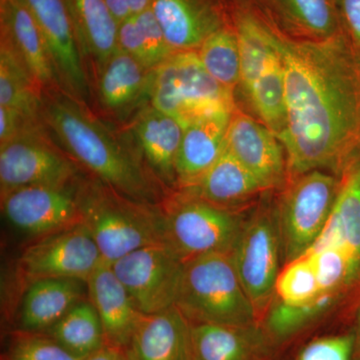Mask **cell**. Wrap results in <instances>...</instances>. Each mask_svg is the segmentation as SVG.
Here are the masks:
<instances>
[{
    "mask_svg": "<svg viewBox=\"0 0 360 360\" xmlns=\"http://www.w3.org/2000/svg\"><path fill=\"white\" fill-rule=\"evenodd\" d=\"M284 70L285 129L278 139L290 172L304 174L347 155L360 139V65L345 34L292 39L266 20Z\"/></svg>",
    "mask_w": 360,
    "mask_h": 360,
    "instance_id": "1",
    "label": "cell"
},
{
    "mask_svg": "<svg viewBox=\"0 0 360 360\" xmlns=\"http://www.w3.org/2000/svg\"><path fill=\"white\" fill-rule=\"evenodd\" d=\"M42 120L73 160L120 195L158 205L160 184L137 151L118 139L84 103L63 90L44 92Z\"/></svg>",
    "mask_w": 360,
    "mask_h": 360,
    "instance_id": "2",
    "label": "cell"
},
{
    "mask_svg": "<svg viewBox=\"0 0 360 360\" xmlns=\"http://www.w3.org/2000/svg\"><path fill=\"white\" fill-rule=\"evenodd\" d=\"M84 224L112 264L144 246L167 243L162 210L120 195L101 181L82 184Z\"/></svg>",
    "mask_w": 360,
    "mask_h": 360,
    "instance_id": "3",
    "label": "cell"
},
{
    "mask_svg": "<svg viewBox=\"0 0 360 360\" xmlns=\"http://www.w3.org/2000/svg\"><path fill=\"white\" fill-rule=\"evenodd\" d=\"M175 307L191 323L229 326H250L257 310L225 253L186 262Z\"/></svg>",
    "mask_w": 360,
    "mask_h": 360,
    "instance_id": "4",
    "label": "cell"
},
{
    "mask_svg": "<svg viewBox=\"0 0 360 360\" xmlns=\"http://www.w3.org/2000/svg\"><path fill=\"white\" fill-rule=\"evenodd\" d=\"M231 91L207 72L198 51H175L153 70L149 101L186 129L212 116L232 115Z\"/></svg>",
    "mask_w": 360,
    "mask_h": 360,
    "instance_id": "5",
    "label": "cell"
},
{
    "mask_svg": "<svg viewBox=\"0 0 360 360\" xmlns=\"http://www.w3.org/2000/svg\"><path fill=\"white\" fill-rule=\"evenodd\" d=\"M240 49V82L253 110L279 136L285 129L283 60L269 39L266 20L246 9L236 11Z\"/></svg>",
    "mask_w": 360,
    "mask_h": 360,
    "instance_id": "6",
    "label": "cell"
},
{
    "mask_svg": "<svg viewBox=\"0 0 360 360\" xmlns=\"http://www.w3.org/2000/svg\"><path fill=\"white\" fill-rule=\"evenodd\" d=\"M161 210L165 241L184 262L210 253L231 255L243 231L238 215L194 196Z\"/></svg>",
    "mask_w": 360,
    "mask_h": 360,
    "instance_id": "7",
    "label": "cell"
},
{
    "mask_svg": "<svg viewBox=\"0 0 360 360\" xmlns=\"http://www.w3.org/2000/svg\"><path fill=\"white\" fill-rule=\"evenodd\" d=\"M82 184L20 187L1 194L4 217L18 231L34 238L84 224Z\"/></svg>",
    "mask_w": 360,
    "mask_h": 360,
    "instance_id": "8",
    "label": "cell"
},
{
    "mask_svg": "<svg viewBox=\"0 0 360 360\" xmlns=\"http://www.w3.org/2000/svg\"><path fill=\"white\" fill-rule=\"evenodd\" d=\"M186 262L167 243L144 246L111 264L136 309L156 314L175 305Z\"/></svg>",
    "mask_w": 360,
    "mask_h": 360,
    "instance_id": "9",
    "label": "cell"
},
{
    "mask_svg": "<svg viewBox=\"0 0 360 360\" xmlns=\"http://www.w3.org/2000/svg\"><path fill=\"white\" fill-rule=\"evenodd\" d=\"M284 200L281 236L288 262L304 255L328 224L340 184L319 170L302 174Z\"/></svg>",
    "mask_w": 360,
    "mask_h": 360,
    "instance_id": "10",
    "label": "cell"
},
{
    "mask_svg": "<svg viewBox=\"0 0 360 360\" xmlns=\"http://www.w3.org/2000/svg\"><path fill=\"white\" fill-rule=\"evenodd\" d=\"M103 262L96 241L82 224L34 238L21 252L18 269L26 285L42 278L86 283Z\"/></svg>",
    "mask_w": 360,
    "mask_h": 360,
    "instance_id": "11",
    "label": "cell"
},
{
    "mask_svg": "<svg viewBox=\"0 0 360 360\" xmlns=\"http://www.w3.org/2000/svg\"><path fill=\"white\" fill-rule=\"evenodd\" d=\"M39 25L61 89L85 103L89 78L82 44L68 0H20Z\"/></svg>",
    "mask_w": 360,
    "mask_h": 360,
    "instance_id": "12",
    "label": "cell"
},
{
    "mask_svg": "<svg viewBox=\"0 0 360 360\" xmlns=\"http://www.w3.org/2000/svg\"><path fill=\"white\" fill-rule=\"evenodd\" d=\"M75 180V160L47 141L42 130L0 144L1 194L20 187L65 184Z\"/></svg>",
    "mask_w": 360,
    "mask_h": 360,
    "instance_id": "13",
    "label": "cell"
},
{
    "mask_svg": "<svg viewBox=\"0 0 360 360\" xmlns=\"http://www.w3.org/2000/svg\"><path fill=\"white\" fill-rule=\"evenodd\" d=\"M278 232L267 215L243 224L231 252L234 269L255 309L266 304L278 277Z\"/></svg>",
    "mask_w": 360,
    "mask_h": 360,
    "instance_id": "14",
    "label": "cell"
},
{
    "mask_svg": "<svg viewBox=\"0 0 360 360\" xmlns=\"http://www.w3.org/2000/svg\"><path fill=\"white\" fill-rule=\"evenodd\" d=\"M226 148L264 186H276L283 179V146L265 124L248 115L234 113L227 131Z\"/></svg>",
    "mask_w": 360,
    "mask_h": 360,
    "instance_id": "15",
    "label": "cell"
},
{
    "mask_svg": "<svg viewBox=\"0 0 360 360\" xmlns=\"http://www.w3.org/2000/svg\"><path fill=\"white\" fill-rule=\"evenodd\" d=\"M127 349L132 360H193V323L175 305L142 314Z\"/></svg>",
    "mask_w": 360,
    "mask_h": 360,
    "instance_id": "16",
    "label": "cell"
},
{
    "mask_svg": "<svg viewBox=\"0 0 360 360\" xmlns=\"http://www.w3.org/2000/svg\"><path fill=\"white\" fill-rule=\"evenodd\" d=\"M150 8L174 51H198L226 25L213 0H153Z\"/></svg>",
    "mask_w": 360,
    "mask_h": 360,
    "instance_id": "17",
    "label": "cell"
},
{
    "mask_svg": "<svg viewBox=\"0 0 360 360\" xmlns=\"http://www.w3.org/2000/svg\"><path fill=\"white\" fill-rule=\"evenodd\" d=\"M139 155L160 186L177 184L175 162L184 129L172 116L149 104L130 127Z\"/></svg>",
    "mask_w": 360,
    "mask_h": 360,
    "instance_id": "18",
    "label": "cell"
},
{
    "mask_svg": "<svg viewBox=\"0 0 360 360\" xmlns=\"http://www.w3.org/2000/svg\"><path fill=\"white\" fill-rule=\"evenodd\" d=\"M1 42L18 56L44 92L63 90L39 25L20 0L1 4Z\"/></svg>",
    "mask_w": 360,
    "mask_h": 360,
    "instance_id": "19",
    "label": "cell"
},
{
    "mask_svg": "<svg viewBox=\"0 0 360 360\" xmlns=\"http://www.w3.org/2000/svg\"><path fill=\"white\" fill-rule=\"evenodd\" d=\"M89 300L103 324L105 345L127 348L142 315L112 266L103 262L86 281Z\"/></svg>",
    "mask_w": 360,
    "mask_h": 360,
    "instance_id": "20",
    "label": "cell"
},
{
    "mask_svg": "<svg viewBox=\"0 0 360 360\" xmlns=\"http://www.w3.org/2000/svg\"><path fill=\"white\" fill-rule=\"evenodd\" d=\"M86 283L73 278H42L26 285L20 330L46 333L77 303L84 300Z\"/></svg>",
    "mask_w": 360,
    "mask_h": 360,
    "instance_id": "21",
    "label": "cell"
},
{
    "mask_svg": "<svg viewBox=\"0 0 360 360\" xmlns=\"http://www.w3.org/2000/svg\"><path fill=\"white\" fill-rule=\"evenodd\" d=\"M232 115L212 116L184 129L175 162L177 184L193 186L219 160L226 148Z\"/></svg>",
    "mask_w": 360,
    "mask_h": 360,
    "instance_id": "22",
    "label": "cell"
},
{
    "mask_svg": "<svg viewBox=\"0 0 360 360\" xmlns=\"http://www.w3.org/2000/svg\"><path fill=\"white\" fill-rule=\"evenodd\" d=\"M153 70H149L127 52L118 49L98 73L99 103L111 112L134 108L150 94Z\"/></svg>",
    "mask_w": 360,
    "mask_h": 360,
    "instance_id": "23",
    "label": "cell"
},
{
    "mask_svg": "<svg viewBox=\"0 0 360 360\" xmlns=\"http://www.w3.org/2000/svg\"><path fill=\"white\" fill-rule=\"evenodd\" d=\"M82 51L94 59L96 72L103 70L118 46L120 23L105 0H68Z\"/></svg>",
    "mask_w": 360,
    "mask_h": 360,
    "instance_id": "24",
    "label": "cell"
},
{
    "mask_svg": "<svg viewBox=\"0 0 360 360\" xmlns=\"http://www.w3.org/2000/svg\"><path fill=\"white\" fill-rule=\"evenodd\" d=\"M188 188L193 189L194 198L222 207L245 200L264 187L226 148L214 165Z\"/></svg>",
    "mask_w": 360,
    "mask_h": 360,
    "instance_id": "25",
    "label": "cell"
},
{
    "mask_svg": "<svg viewBox=\"0 0 360 360\" xmlns=\"http://www.w3.org/2000/svg\"><path fill=\"white\" fill-rule=\"evenodd\" d=\"M250 328L193 323V360H253L262 342Z\"/></svg>",
    "mask_w": 360,
    "mask_h": 360,
    "instance_id": "26",
    "label": "cell"
},
{
    "mask_svg": "<svg viewBox=\"0 0 360 360\" xmlns=\"http://www.w3.org/2000/svg\"><path fill=\"white\" fill-rule=\"evenodd\" d=\"M0 105L44 122V94L20 59L4 42L0 49Z\"/></svg>",
    "mask_w": 360,
    "mask_h": 360,
    "instance_id": "27",
    "label": "cell"
},
{
    "mask_svg": "<svg viewBox=\"0 0 360 360\" xmlns=\"http://www.w3.org/2000/svg\"><path fill=\"white\" fill-rule=\"evenodd\" d=\"M44 333L82 360L105 345L103 324L89 298L77 303Z\"/></svg>",
    "mask_w": 360,
    "mask_h": 360,
    "instance_id": "28",
    "label": "cell"
},
{
    "mask_svg": "<svg viewBox=\"0 0 360 360\" xmlns=\"http://www.w3.org/2000/svg\"><path fill=\"white\" fill-rule=\"evenodd\" d=\"M276 14L307 39L343 34L335 0H276Z\"/></svg>",
    "mask_w": 360,
    "mask_h": 360,
    "instance_id": "29",
    "label": "cell"
},
{
    "mask_svg": "<svg viewBox=\"0 0 360 360\" xmlns=\"http://www.w3.org/2000/svg\"><path fill=\"white\" fill-rule=\"evenodd\" d=\"M201 63L220 84L232 90L240 80V49L236 28L224 25L198 51Z\"/></svg>",
    "mask_w": 360,
    "mask_h": 360,
    "instance_id": "30",
    "label": "cell"
},
{
    "mask_svg": "<svg viewBox=\"0 0 360 360\" xmlns=\"http://www.w3.org/2000/svg\"><path fill=\"white\" fill-rule=\"evenodd\" d=\"M276 290L281 302L303 305L324 295L311 259L307 255L292 260L278 274Z\"/></svg>",
    "mask_w": 360,
    "mask_h": 360,
    "instance_id": "31",
    "label": "cell"
},
{
    "mask_svg": "<svg viewBox=\"0 0 360 360\" xmlns=\"http://www.w3.org/2000/svg\"><path fill=\"white\" fill-rule=\"evenodd\" d=\"M7 360H82L44 333L18 330L13 335Z\"/></svg>",
    "mask_w": 360,
    "mask_h": 360,
    "instance_id": "32",
    "label": "cell"
},
{
    "mask_svg": "<svg viewBox=\"0 0 360 360\" xmlns=\"http://www.w3.org/2000/svg\"><path fill=\"white\" fill-rule=\"evenodd\" d=\"M333 295H324L314 302L303 305H290L279 302L270 311L269 328L276 336H288L303 328L317 314L326 310Z\"/></svg>",
    "mask_w": 360,
    "mask_h": 360,
    "instance_id": "33",
    "label": "cell"
},
{
    "mask_svg": "<svg viewBox=\"0 0 360 360\" xmlns=\"http://www.w3.org/2000/svg\"><path fill=\"white\" fill-rule=\"evenodd\" d=\"M141 30L142 40L148 54L149 70H155L167 61L175 51L168 44L165 33L151 8L134 15Z\"/></svg>",
    "mask_w": 360,
    "mask_h": 360,
    "instance_id": "34",
    "label": "cell"
},
{
    "mask_svg": "<svg viewBox=\"0 0 360 360\" xmlns=\"http://www.w3.org/2000/svg\"><path fill=\"white\" fill-rule=\"evenodd\" d=\"M354 343V335L321 338L309 343L297 360H352Z\"/></svg>",
    "mask_w": 360,
    "mask_h": 360,
    "instance_id": "35",
    "label": "cell"
},
{
    "mask_svg": "<svg viewBox=\"0 0 360 360\" xmlns=\"http://www.w3.org/2000/svg\"><path fill=\"white\" fill-rule=\"evenodd\" d=\"M44 122L32 120L13 108L0 105V144L30 132L39 131Z\"/></svg>",
    "mask_w": 360,
    "mask_h": 360,
    "instance_id": "36",
    "label": "cell"
},
{
    "mask_svg": "<svg viewBox=\"0 0 360 360\" xmlns=\"http://www.w3.org/2000/svg\"><path fill=\"white\" fill-rule=\"evenodd\" d=\"M118 46L148 68V54L142 40L141 30L134 16L120 23ZM153 71V70H151Z\"/></svg>",
    "mask_w": 360,
    "mask_h": 360,
    "instance_id": "37",
    "label": "cell"
},
{
    "mask_svg": "<svg viewBox=\"0 0 360 360\" xmlns=\"http://www.w3.org/2000/svg\"><path fill=\"white\" fill-rule=\"evenodd\" d=\"M335 4L345 39L360 52V0H335Z\"/></svg>",
    "mask_w": 360,
    "mask_h": 360,
    "instance_id": "38",
    "label": "cell"
},
{
    "mask_svg": "<svg viewBox=\"0 0 360 360\" xmlns=\"http://www.w3.org/2000/svg\"><path fill=\"white\" fill-rule=\"evenodd\" d=\"M84 360H132L130 359L127 348L104 345L101 349L90 354Z\"/></svg>",
    "mask_w": 360,
    "mask_h": 360,
    "instance_id": "39",
    "label": "cell"
},
{
    "mask_svg": "<svg viewBox=\"0 0 360 360\" xmlns=\"http://www.w3.org/2000/svg\"><path fill=\"white\" fill-rule=\"evenodd\" d=\"M105 2L118 23L131 18L129 0H105Z\"/></svg>",
    "mask_w": 360,
    "mask_h": 360,
    "instance_id": "40",
    "label": "cell"
},
{
    "mask_svg": "<svg viewBox=\"0 0 360 360\" xmlns=\"http://www.w3.org/2000/svg\"><path fill=\"white\" fill-rule=\"evenodd\" d=\"M132 16L143 13L150 8L153 0H129Z\"/></svg>",
    "mask_w": 360,
    "mask_h": 360,
    "instance_id": "41",
    "label": "cell"
},
{
    "mask_svg": "<svg viewBox=\"0 0 360 360\" xmlns=\"http://www.w3.org/2000/svg\"><path fill=\"white\" fill-rule=\"evenodd\" d=\"M255 1L276 13V0H255Z\"/></svg>",
    "mask_w": 360,
    "mask_h": 360,
    "instance_id": "42",
    "label": "cell"
},
{
    "mask_svg": "<svg viewBox=\"0 0 360 360\" xmlns=\"http://www.w3.org/2000/svg\"><path fill=\"white\" fill-rule=\"evenodd\" d=\"M359 341H360V309L359 314Z\"/></svg>",
    "mask_w": 360,
    "mask_h": 360,
    "instance_id": "43",
    "label": "cell"
},
{
    "mask_svg": "<svg viewBox=\"0 0 360 360\" xmlns=\"http://www.w3.org/2000/svg\"><path fill=\"white\" fill-rule=\"evenodd\" d=\"M4 1H6V0H1V4H2V2H4Z\"/></svg>",
    "mask_w": 360,
    "mask_h": 360,
    "instance_id": "44",
    "label": "cell"
}]
</instances>
